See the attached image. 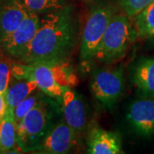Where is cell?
<instances>
[{
	"instance_id": "9c48e42d",
	"label": "cell",
	"mask_w": 154,
	"mask_h": 154,
	"mask_svg": "<svg viewBox=\"0 0 154 154\" xmlns=\"http://www.w3.org/2000/svg\"><path fill=\"white\" fill-rule=\"evenodd\" d=\"M59 104L64 120L79 137L86 131L88 124L87 108L82 95L68 87L63 91Z\"/></svg>"
},
{
	"instance_id": "52a82bcc",
	"label": "cell",
	"mask_w": 154,
	"mask_h": 154,
	"mask_svg": "<svg viewBox=\"0 0 154 154\" xmlns=\"http://www.w3.org/2000/svg\"><path fill=\"white\" fill-rule=\"evenodd\" d=\"M40 15L31 12L20 26L0 42V47L6 55L19 60L24 54L37 32Z\"/></svg>"
},
{
	"instance_id": "7a4b0ae2",
	"label": "cell",
	"mask_w": 154,
	"mask_h": 154,
	"mask_svg": "<svg viewBox=\"0 0 154 154\" xmlns=\"http://www.w3.org/2000/svg\"><path fill=\"white\" fill-rule=\"evenodd\" d=\"M62 116L59 102L45 94L17 123V144L19 148L24 152H35Z\"/></svg>"
},
{
	"instance_id": "ffe728a7",
	"label": "cell",
	"mask_w": 154,
	"mask_h": 154,
	"mask_svg": "<svg viewBox=\"0 0 154 154\" xmlns=\"http://www.w3.org/2000/svg\"><path fill=\"white\" fill-rule=\"evenodd\" d=\"M11 66L8 62L0 60V94L5 98L6 93L11 85Z\"/></svg>"
},
{
	"instance_id": "7c38bea8",
	"label": "cell",
	"mask_w": 154,
	"mask_h": 154,
	"mask_svg": "<svg viewBox=\"0 0 154 154\" xmlns=\"http://www.w3.org/2000/svg\"><path fill=\"white\" fill-rule=\"evenodd\" d=\"M88 153L91 154H119L122 150L120 135L115 132L105 130L94 127L89 133Z\"/></svg>"
},
{
	"instance_id": "e0dca14e",
	"label": "cell",
	"mask_w": 154,
	"mask_h": 154,
	"mask_svg": "<svg viewBox=\"0 0 154 154\" xmlns=\"http://www.w3.org/2000/svg\"><path fill=\"white\" fill-rule=\"evenodd\" d=\"M29 11L38 15L62 10L70 6L69 0H17Z\"/></svg>"
},
{
	"instance_id": "8fae6325",
	"label": "cell",
	"mask_w": 154,
	"mask_h": 154,
	"mask_svg": "<svg viewBox=\"0 0 154 154\" xmlns=\"http://www.w3.org/2000/svg\"><path fill=\"white\" fill-rule=\"evenodd\" d=\"M31 11L17 0L0 4V42L17 29Z\"/></svg>"
},
{
	"instance_id": "ac0fdd59",
	"label": "cell",
	"mask_w": 154,
	"mask_h": 154,
	"mask_svg": "<svg viewBox=\"0 0 154 154\" xmlns=\"http://www.w3.org/2000/svg\"><path fill=\"white\" fill-rule=\"evenodd\" d=\"M45 95V94L43 93L40 89H37L35 92H33V94H30L24 100H22V102L16 107V109L14 110L16 123H18L21 121L22 118L31 110L33 106L44 97Z\"/></svg>"
},
{
	"instance_id": "5bb4252c",
	"label": "cell",
	"mask_w": 154,
	"mask_h": 154,
	"mask_svg": "<svg viewBox=\"0 0 154 154\" xmlns=\"http://www.w3.org/2000/svg\"><path fill=\"white\" fill-rule=\"evenodd\" d=\"M37 89H38L37 85L33 82L28 80H17L16 82L11 84L5 95L7 110L14 111L22 100Z\"/></svg>"
},
{
	"instance_id": "277c9868",
	"label": "cell",
	"mask_w": 154,
	"mask_h": 154,
	"mask_svg": "<svg viewBox=\"0 0 154 154\" xmlns=\"http://www.w3.org/2000/svg\"><path fill=\"white\" fill-rule=\"evenodd\" d=\"M137 37V31L129 17L115 14L105 30L94 58L105 64L114 63L126 54Z\"/></svg>"
},
{
	"instance_id": "30bf717a",
	"label": "cell",
	"mask_w": 154,
	"mask_h": 154,
	"mask_svg": "<svg viewBox=\"0 0 154 154\" xmlns=\"http://www.w3.org/2000/svg\"><path fill=\"white\" fill-rule=\"evenodd\" d=\"M126 118L138 134L148 137L154 134V97L143 96L128 105Z\"/></svg>"
},
{
	"instance_id": "ba28073f",
	"label": "cell",
	"mask_w": 154,
	"mask_h": 154,
	"mask_svg": "<svg viewBox=\"0 0 154 154\" xmlns=\"http://www.w3.org/2000/svg\"><path fill=\"white\" fill-rule=\"evenodd\" d=\"M76 134L68 125L63 116L57 122L39 144L35 152L42 154H64L77 145Z\"/></svg>"
},
{
	"instance_id": "5b68a950",
	"label": "cell",
	"mask_w": 154,
	"mask_h": 154,
	"mask_svg": "<svg viewBox=\"0 0 154 154\" xmlns=\"http://www.w3.org/2000/svg\"><path fill=\"white\" fill-rule=\"evenodd\" d=\"M115 14L114 8L107 5H99L91 11L81 37V60L87 62L94 59L99 43Z\"/></svg>"
},
{
	"instance_id": "3957f363",
	"label": "cell",
	"mask_w": 154,
	"mask_h": 154,
	"mask_svg": "<svg viewBox=\"0 0 154 154\" xmlns=\"http://www.w3.org/2000/svg\"><path fill=\"white\" fill-rule=\"evenodd\" d=\"M12 76L17 80L33 82L38 89L59 102L64 89L73 82L74 75L65 63L60 64H26L13 63L11 65Z\"/></svg>"
},
{
	"instance_id": "6da1fadb",
	"label": "cell",
	"mask_w": 154,
	"mask_h": 154,
	"mask_svg": "<svg viewBox=\"0 0 154 154\" xmlns=\"http://www.w3.org/2000/svg\"><path fill=\"white\" fill-rule=\"evenodd\" d=\"M79 32L72 6L43 14L34 37L18 61L26 64L66 63L76 48Z\"/></svg>"
},
{
	"instance_id": "4fadbf2b",
	"label": "cell",
	"mask_w": 154,
	"mask_h": 154,
	"mask_svg": "<svg viewBox=\"0 0 154 154\" xmlns=\"http://www.w3.org/2000/svg\"><path fill=\"white\" fill-rule=\"evenodd\" d=\"M132 80L142 96L154 97V57L138 61L133 70Z\"/></svg>"
},
{
	"instance_id": "9a60e30c",
	"label": "cell",
	"mask_w": 154,
	"mask_h": 154,
	"mask_svg": "<svg viewBox=\"0 0 154 154\" xmlns=\"http://www.w3.org/2000/svg\"><path fill=\"white\" fill-rule=\"evenodd\" d=\"M17 144V123L14 111L7 110L0 121V153H8Z\"/></svg>"
},
{
	"instance_id": "44dd1931",
	"label": "cell",
	"mask_w": 154,
	"mask_h": 154,
	"mask_svg": "<svg viewBox=\"0 0 154 154\" xmlns=\"http://www.w3.org/2000/svg\"><path fill=\"white\" fill-rule=\"evenodd\" d=\"M7 112V104H6L5 98L0 94V121L5 117Z\"/></svg>"
},
{
	"instance_id": "2e32d148",
	"label": "cell",
	"mask_w": 154,
	"mask_h": 154,
	"mask_svg": "<svg viewBox=\"0 0 154 154\" xmlns=\"http://www.w3.org/2000/svg\"><path fill=\"white\" fill-rule=\"evenodd\" d=\"M138 37L151 38L154 35V1L134 17Z\"/></svg>"
},
{
	"instance_id": "d6986e66",
	"label": "cell",
	"mask_w": 154,
	"mask_h": 154,
	"mask_svg": "<svg viewBox=\"0 0 154 154\" xmlns=\"http://www.w3.org/2000/svg\"><path fill=\"white\" fill-rule=\"evenodd\" d=\"M154 0H118L119 5L129 18H134Z\"/></svg>"
},
{
	"instance_id": "7402d4cb",
	"label": "cell",
	"mask_w": 154,
	"mask_h": 154,
	"mask_svg": "<svg viewBox=\"0 0 154 154\" xmlns=\"http://www.w3.org/2000/svg\"><path fill=\"white\" fill-rule=\"evenodd\" d=\"M151 38H152V43L154 44V35L152 36V37H151Z\"/></svg>"
},
{
	"instance_id": "603a6c76",
	"label": "cell",
	"mask_w": 154,
	"mask_h": 154,
	"mask_svg": "<svg viewBox=\"0 0 154 154\" xmlns=\"http://www.w3.org/2000/svg\"><path fill=\"white\" fill-rule=\"evenodd\" d=\"M86 1H88V2H94L95 0H86Z\"/></svg>"
},
{
	"instance_id": "8992f818",
	"label": "cell",
	"mask_w": 154,
	"mask_h": 154,
	"mask_svg": "<svg viewBox=\"0 0 154 154\" xmlns=\"http://www.w3.org/2000/svg\"><path fill=\"white\" fill-rule=\"evenodd\" d=\"M90 90L99 102L108 110H113L124 90L123 66L95 70L90 81Z\"/></svg>"
}]
</instances>
